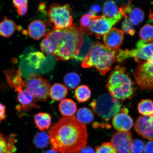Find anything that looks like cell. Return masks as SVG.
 <instances>
[{
  "instance_id": "obj_1",
  "label": "cell",
  "mask_w": 153,
  "mask_h": 153,
  "mask_svg": "<svg viewBox=\"0 0 153 153\" xmlns=\"http://www.w3.org/2000/svg\"><path fill=\"white\" fill-rule=\"evenodd\" d=\"M49 134L52 149L61 153H78L87 145V127L74 117L61 118Z\"/></svg>"
},
{
  "instance_id": "obj_2",
  "label": "cell",
  "mask_w": 153,
  "mask_h": 153,
  "mask_svg": "<svg viewBox=\"0 0 153 153\" xmlns=\"http://www.w3.org/2000/svg\"><path fill=\"white\" fill-rule=\"evenodd\" d=\"M83 33L74 25L70 27L48 32L45 37L54 45L53 55L57 60L68 61L74 59L79 54L83 43Z\"/></svg>"
},
{
  "instance_id": "obj_3",
  "label": "cell",
  "mask_w": 153,
  "mask_h": 153,
  "mask_svg": "<svg viewBox=\"0 0 153 153\" xmlns=\"http://www.w3.org/2000/svg\"><path fill=\"white\" fill-rule=\"evenodd\" d=\"M116 49L95 42L91 45L81 66L85 68H94L104 76L116 62Z\"/></svg>"
},
{
  "instance_id": "obj_4",
  "label": "cell",
  "mask_w": 153,
  "mask_h": 153,
  "mask_svg": "<svg viewBox=\"0 0 153 153\" xmlns=\"http://www.w3.org/2000/svg\"><path fill=\"white\" fill-rule=\"evenodd\" d=\"M106 87L110 94L120 100L131 99L135 92L133 82L125 68L120 65L111 72Z\"/></svg>"
},
{
  "instance_id": "obj_5",
  "label": "cell",
  "mask_w": 153,
  "mask_h": 153,
  "mask_svg": "<svg viewBox=\"0 0 153 153\" xmlns=\"http://www.w3.org/2000/svg\"><path fill=\"white\" fill-rule=\"evenodd\" d=\"M7 81L11 88L17 93V100L20 104V109L27 112L32 108H38L39 106L23 80L20 68H14L4 71Z\"/></svg>"
},
{
  "instance_id": "obj_6",
  "label": "cell",
  "mask_w": 153,
  "mask_h": 153,
  "mask_svg": "<svg viewBox=\"0 0 153 153\" xmlns=\"http://www.w3.org/2000/svg\"><path fill=\"white\" fill-rule=\"evenodd\" d=\"M91 105L96 113L106 121L114 117L122 109L119 100L108 93L100 95Z\"/></svg>"
},
{
  "instance_id": "obj_7",
  "label": "cell",
  "mask_w": 153,
  "mask_h": 153,
  "mask_svg": "<svg viewBox=\"0 0 153 153\" xmlns=\"http://www.w3.org/2000/svg\"><path fill=\"white\" fill-rule=\"evenodd\" d=\"M24 81L36 100L47 101L49 96L51 89L48 80L38 74H32Z\"/></svg>"
},
{
  "instance_id": "obj_8",
  "label": "cell",
  "mask_w": 153,
  "mask_h": 153,
  "mask_svg": "<svg viewBox=\"0 0 153 153\" xmlns=\"http://www.w3.org/2000/svg\"><path fill=\"white\" fill-rule=\"evenodd\" d=\"M48 14L50 21L54 24L56 29L68 28L72 25L73 18L70 6L68 4L62 5L53 4L50 7Z\"/></svg>"
},
{
  "instance_id": "obj_9",
  "label": "cell",
  "mask_w": 153,
  "mask_h": 153,
  "mask_svg": "<svg viewBox=\"0 0 153 153\" xmlns=\"http://www.w3.org/2000/svg\"><path fill=\"white\" fill-rule=\"evenodd\" d=\"M123 16V14L120 11L116 16L112 18H106L103 16H91L89 29L91 35H94L97 38L104 36Z\"/></svg>"
},
{
  "instance_id": "obj_10",
  "label": "cell",
  "mask_w": 153,
  "mask_h": 153,
  "mask_svg": "<svg viewBox=\"0 0 153 153\" xmlns=\"http://www.w3.org/2000/svg\"><path fill=\"white\" fill-rule=\"evenodd\" d=\"M153 56V41L146 43L137 49L129 50H118L117 55V62H122L127 59L133 57L136 62L142 64L150 59Z\"/></svg>"
},
{
  "instance_id": "obj_11",
  "label": "cell",
  "mask_w": 153,
  "mask_h": 153,
  "mask_svg": "<svg viewBox=\"0 0 153 153\" xmlns=\"http://www.w3.org/2000/svg\"><path fill=\"white\" fill-rule=\"evenodd\" d=\"M133 75L141 89H153V62L150 59L140 64L134 71Z\"/></svg>"
},
{
  "instance_id": "obj_12",
  "label": "cell",
  "mask_w": 153,
  "mask_h": 153,
  "mask_svg": "<svg viewBox=\"0 0 153 153\" xmlns=\"http://www.w3.org/2000/svg\"><path fill=\"white\" fill-rule=\"evenodd\" d=\"M133 141L130 131H117L112 135L111 143L116 153H131V147Z\"/></svg>"
},
{
  "instance_id": "obj_13",
  "label": "cell",
  "mask_w": 153,
  "mask_h": 153,
  "mask_svg": "<svg viewBox=\"0 0 153 153\" xmlns=\"http://www.w3.org/2000/svg\"><path fill=\"white\" fill-rule=\"evenodd\" d=\"M134 128L143 138L153 141V117L140 116L136 121Z\"/></svg>"
},
{
  "instance_id": "obj_14",
  "label": "cell",
  "mask_w": 153,
  "mask_h": 153,
  "mask_svg": "<svg viewBox=\"0 0 153 153\" xmlns=\"http://www.w3.org/2000/svg\"><path fill=\"white\" fill-rule=\"evenodd\" d=\"M112 125L114 129L119 131H128L131 129L133 125V121L131 117L128 114L127 108H122L121 112L114 117Z\"/></svg>"
},
{
  "instance_id": "obj_15",
  "label": "cell",
  "mask_w": 153,
  "mask_h": 153,
  "mask_svg": "<svg viewBox=\"0 0 153 153\" xmlns=\"http://www.w3.org/2000/svg\"><path fill=\"white\" fill-rule=\"evenodd\" d=\"M124 32L116 28H112L103 38L105 45L110 48L118 49L123 41Z\"/></svg>"
},
{
  "instance_id": "obj_16",
  "label": "cell",
  "mask_w": 153,
  "mask_h": 153,
  "mask_svg": "<svg viewBox=\"0 0 153 153\" xmlns=\"http://www.w3.org/2000/svg\"><path fill=\"white\" fill-rule=\"evenodd\" d=\"M119 11L123 16L127 17L134 25H137L142 22L144 18V13L142 10L137 7L131 8L129 4L123 6L119 9Z\"/></svg>"
},
{
  "instance_id": "obj_17",
  "label": "cell",
  "mask_w": 153,
  "mask_h": 153,
  "mask_svg": "<svg viewBox=\"0 0 153 153\" xmlns=\"http://www.w3.org/2000/svg\"><path fill=\"white\" fill-rule=\"evenodd\" d=\"M28 34L34 40H38L43 37L46 32L45 23L41 20H35L30 23L28 26Z\"/></svg>"
},
{
  "instance_id": "obj_18",
  "label": "cell",
  "mask_w": 153,
  "mask_h": 153,
  "mask_svg": "<svg viewBox=\"0 0 153 153\" xmlns=\"http://www.w3.org/2000/svg\"><path fill=\"white\" fill-rule=\"evenodd\" d=\"M17 26L14 21L5 17L0 22V36L4 38H9L12 36L17 29Z\"/></svg>"
},
{
  "instance_id": "obj_19",
  "label": "cell",
  "mask_w": 153,
  "mask_h": 153,
  "mask_svg": "<svg viewBox=\"0 0 153 153\" xmlns=\"http://www.w3.org/2000/svg\"><path fill=\"white\" fill-rule=\"evenodd\" d=\"M61 114L67 117H71L76 113L77 106L74 101L70 99L62 100L59 105Z\"/></svg>"
},
{
  "instance_id": "obj_20",
  "label": "cell",
  "mask_w": 153,
  "mask_h": 153,
  "mask_svg": "<svg viewBox=\"0 0 153 153\" xmlns=\"http://www.w3.org/2000/svg\"><path fill=\"white\" fill-rule=\"evenodd\" d=\"M34 120L38 128L43 131L50 127L51 117L50 114L47 113L40 112L34 115Z\"/></svg>"
},
{
  "instance_id": "obj_21",
  "label": "cell",
  "mask_w": 153,
  "mask_h": 153,
  "mask_svg": "<svg viewBox=\"0 0 153 153\" xmlns=\"http://www.w3.org/2000/svg\"><path fill=\"white\" fill-rule=\"evenodd\" d=\"M68 94V89L65 86L62 84L55 83L51 88L49 96L52 100L60 101L63 100Z\"/></svg>"
},
{
  "instance_id": "obj_22",
  "label": "cell",
  "mask_w": 153,
  "mask_h": 153,
  "mask_svg": "<svg viewBox=\"0 0 153 153\" xmlns=\"http://www.w3.org/2000/svg\"><path fill=\"white\" fill-rule=\"evenodd\" d=\"M14 139L7 138L0 132V153H14L16 148Z\"/></svg>"
},
{
  "instance_id": "obj_23",
  "label": "cell",
  "mask_w": 153,
  "mask_h": 153,
  "mask_svg": "<svg viewBox=\"0 0 153 153\" xmlns=\"http://www.w3.org/2000/svg\"><path fill=\"white\" fill-rule=\"evenodd\" d=\"M94 118V114L92 111L87 108H80L76 113V120L82 124L91 123Z\"/></svg>"
},
{
  "instance_id": "obj_24",
  "label": "cell",
  "mask_w": 153,
  "mask_h": 153,
  "mask_svg": "<svg viewBox=\"0 0 153 153\" xmlns=\"http://www.w3.org/2000/svg\"><path fill=\"white\" fill-rule=\"evenodd\" d=\"M74 95L79 103L86 102L91 98V91L88 86L83 85L78 86L74 92Z\"/></svg>"
},
{
  "instance_id": "obj_25",
  "label": "cell",
  "mask_w": 153,
  "mask_h": 153,
  "mask_svg": "<svg viewBox=\"0 0 153 153\" xmlns=\"http://www.w3.org/2000/svg\"><path fill=\"white\" fill-rule=\"evenodd\" d=\"M45 59L44 53L39 51L30 53L26 57L28 64L36 69L39 68Z\"/></svg>"
},
{
  "instance_id": "obj_26",
  "label": "cell",
  "mask_w": 153,
  "mask_h": 153,
  "mask_svg": "<svg viewBox=\"0 0 153 153\" xmlns=\"http://www.w3.org/2000/svg\"><path fill=\"white\" fill-rule=\"evenodd\" d=\"M119 12V9H118L117 6L114 1H107L103 5L102 16L106 18H113Z\"/></svg>"
},
{
  "instance_id": "obj_27",
  "label": "cell",
  "mask_w": 153,
  "mask_h": 153,
  "mask_svg": "<svg viewBox=\"0 0 153 153\" xmlns=\"http://www.w3.org/2000/svg\"><path fill=\"white\" fill-rule=\"evenodd\" d=\"M137 110L140 114L144 116H153V101L145 99L139 103Z\"/></svg>"
},
{
  "instance_id": "obj_28",
  "label": "cell",
  "mask_w": 153,
  "mask_h": 153,
  "mask_svg": "<svg viewBox=\"0 0 153 153\" xmlns=\"http://www.w3.org/2000/svg\"><path fill=\"white\" fill-rule=\"evenodd\" d=\"M64 83L70 90L74 89L79 85L81 82V78L78 74L75 72H71L67 74L64 79Z\"/></svg>"
},
{
  "instance_id": "obj_29",
  "label": "cell",
  "mask_w": 153,
  "mask_h": 153,
  "mask_svg": "<svg viewBox=\"0 0 153 153\" xmlns=\"http://www.w3.org/2000/svg\"><path fill=\"white\" fill-rule=\"evenodd\" d=\"M50 142L49 134L45 131L38 133L34 137V144L38 148L43 149L46 148Z\"/></svg>"
},
{
  "instance_id": "obj_30",
  "label": "cell",
  "mask_w": 153,
  "mask_h": 153,
  "mask_svg": "<svg viewBox=\"0 0 153 153\" xmlns=\"http://www.w3.org/2000/svg\"><path fill=\"white\" fill-rule=\"evenodd\" d=\"M92 42L90 38L86 35H83V45L79 51V54L74 59L80 62H83L88 53L90 48L92 45Z\"/></svg>"
},
{
  "instance_id": "obj_31",
  "label": "cell",
  "mask_w": 153,
  "mask_h": 153,
  "mask_svg": "<svg viewBox=\"0 0 153 153\" xmlns=\"http://www.w3.org/2000/svg\"><path fill=\"white\" fill-rule=\"evenodd\" d=\"M139 36L141 40L147 42L153 41V25L150 24L143 26L139 32Z\"/></svg>"
},
{
  "instance_id": "obj_32",
  "label": "cell",
  "mask_w": 153,
  "mask_h": 153,
  "mask_svg": "<svg viewBox=\"0 0 153 153\" xmlns=\"http://www.w3.org/2000/svg\"><path fill=\"white\" fill-rule=\"evenodd\" d=\"M40 48L42 52L47 55H53L55 49L52 42L45 37L41 42Z\"/></svg>"
},
{
  "instance_id": "obj_33",
  "label": "cell",
  "mask_w": 153,
  "mask_h": 153,
  "mask_svg": "<svg viewBox=\"0 0 153 153\" xmlns=\"http://www.w3.org/2000/svg\"><path fill=\"white\" fill-rule=\"evenodd\" d=\"M13 1L19 15L22 16L27 14L28 12V0H13Z\"/></svg>"
},
{
  "instance_id": "obj_34",
  "label": "cell",
  "mask_w": 153,
  "mask_h": 153,
  "mask_svg": "<svg viewBox=\"0 0 153 153\" xmlns=\"http://www.w3.org/2000/svg\"><path fill=\"white\" fill-rule=\"evenodd\" d=\"M91 20V16L87 14L83 15L80 20V29L83 33L85 34L86 35H91L90 30L89 29V25Z\"/></svg>"
},
{
  "instance_id": "obj_35",
  "label": "cell",
  "mask_w": 153,
  "mask_h": 153,
  "mask_svg": "<svg viewBox=\"0 0 153 153\" xmlns=\"http://www.w3.org/2000/svg\"><path fill=\"white\" fill-rule=\"evenodd\" d=\"M95 153H116L115 150L111 143H103L100 146L96 148Z\"/></svg>"
},
{
  "instance_id": "obj_36",
  "label": "cell",
  "mask_w": 153,
  "mask_h": 153,
  "mask_svg": "<svg viewBox=\"0 0 153 153\" xmlns=\"http://www.w3.org/2000/svg\"><path fill=\"white\" fill-rule=\"evenodd\" d=\"M144 143L141 140L135 139L131 143V153H143L144 150Z\"/></svg>"
},
{
  "instance_id": "obj_37",
  "label": "cell",
  "mask_w": 153,
  "mask_h": 153,
  "mask_svg": "<svg viewBox=\"0 0 153 153\" xmlns=\"http://www.w3.org/2000/svg\"><path fill=\"white\" fill-rule=\"evenodd\" d=\"M125 19L122 24V29L123 31L126 34L133 36L135 33V30L133 27V25L130 22L127 17H125Z\"/></svg>"
},
{
  "instance_id": "obj_38",
  "label": "cell",
  "mask_w": 153,
  "mask_h": 153,
  "mask_svg": "<svg viewBox=\"0 0 153 153\" xmlns=\"http://www.w3.org/2000/svg\"><path fill=\"white\" fill-rule=\"evenodd\" d=\"M145 153H153V141L147 142L145 147Z\"/></svg>"
},
{
  "instance_id": "obj_39",
  "label": "cell",
  "mask_w": 153,
  "mask_h": 153,
  "mask_svg": "<svg viewBox=\"0 0 153 153\" xmlns=\"http://www.w3.org/2000/svg\"><path fill=\"white\" fill-rule=\"evenodd\" d=\"M5 118V108L3 104L0 103V123Z\"/></svg>"
},
{
  "instance_id": "obj_40",
  "label": "cell",
  "mask_w": 153,
  "mask_h": 153,
  "mask_svg": "<svg viewBox=\"0 0 153 153\" xmlns=\"http://www.w3.org/2000/svg\"><path fill=\"white\" fill-rule=\"evenodd\" d=\"M79 153H95V152L91 147L85 146L80 151Z\"/></svg>"
},
{
  "instance_id": "obj_41",
  "label": "cell",
  "mask_w": 153,
  "mask_h": 153,
  "mask_svg": "<svg viewBox=\"0 0 153 153\" xmlns=\"http://www.w3.org/2000/svg\"><path fill=\"white\" fill-rule=\"evenodd\" d=\"M91 10L94 11V12L96 13L100 12L102 10V8H101L100 6L99 5H94L92 7Z\"/></svg>"
},
{
  "instance_id": "obj_42",
  "label": "cell",
  "mask_w": 153,
  "mask_h": 153,
  "mask_svg": "<svg viewBox=\"0 0 153 153\" xmlns=\"http://www.w3.org/2000/svg\"><path fill=\"white\" fill-rule=\"evenodd\" d=\"M39 9L42 12H45L46 10V5L45 3H42L40 4L39 6Z\"/></svg>"
},
{
  "instance_id": "obj_43",
  "label": "cell",
  "mask_w": 153,
  "mask_h": 153,
  "mask_svg": "<svg viewBox=\"0 0 153 153\" xmlns=\"http://www.w3.org/2000/svg\"><path fill=\"white\" fill-rule=\"evenodd\" d=\"M88 16H97V13L94 12L93 11L91 10L87 14Z\"/></svg>"
},
{
  "instance_id": "obj_44",
  "label": "cell",
  "mask_w": 153,
  "mask_h": 153,
  "mask_svg": "<svg viewBox=\"0 0 153 153\" xmlns=\"http://www.w3.org/2000/svg\"><path fill=\"white\" fill-rule=\"evenodd\" d=\"M45 153H57V152L56 150L52 149L47 151Z\"/></svg>"
},
{
  "instance_id": "obj_45",
  "label": "cell",
  "mask_w": 153,
  "mask_h": 153,
  "mask_svg": "<svg viewBox=\"0 0 153 153\" xmlns=\"http://www.w3.org/2000/svg\"><path fill=\"white\" fill-rule=\"evenodd\" d=\"M149 18L153 21V13L151 12L150 14L149 15Z\"/></svg>"
},
{
  "instance_id": "obj_46",
  "label": "cell",
  "mask_w": 153,
  "mask_h": 153,
  "mask_svg": "<svg viewBox=\"0 0 153 153\" xmlns=\"http://www.w3.org/2000/svg\"></svg>"
}]
</instances>
